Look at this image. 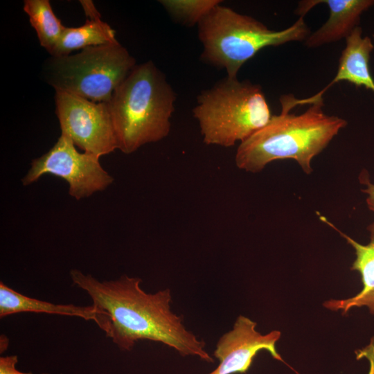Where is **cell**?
Returning a JSON list of instances; mask_svg holds the SVG:
<instances>
[{
  "instance_id": "4fadbf2b",
  "label": "cell",
  "mask_w": 374,
  "mask_h": 374,
  "mask_svg": "<svg viewBox=\"0 0 374 374\" xmlns=\"http://www.w3.org/2000/svg\"><path fill=\"white\" fill-rule=\"evenodd\" d=\"M85 23L78 27H66L57 45L50 53L57 57L69 55L73 51L89 46L111 44L118 42L116 33L111 26L101 19V16L92 1L81 0Z\"/></svg>"
},
{
  "instance_id": "3957f363",
  "label": "cell",
  "mask_w": 374,
  "mask_h": 374,
  "mask_svg": "<svg viewBox=\"0 0 374 374\" xmlns=\"http://www.w3.org/2000/svg\"><path fill=\"white\" fill-rule=\"evenodd\" d=\"M176 98L152 61L136 64L107 101L118 150L132 154L168 136Z\"/></svg>"
},
{
  "instance_id": "e0dca14e",
  "label": "cell",
  "mask_w": 374,
  "mask_h": 374,
  "mask_svg": "<svg viewBox=\"0 0 374 374\" xmlns=\"http://www.w3.org/2000/svg\"><path fill=\"white\" fill-rule=\"evenodd\" d=\"M18 362L17 355H10L0 357V374H33L31 372L24 373L16 368ZM48 374V373H42Z\"/></svg>"
},
{
  "instance_id": "8992f818",
  "label": "cell",
  "mask_w": 374,
  "mask_h": 374,
  "mask_svg": "<svg viewBox=\"0 0 374 374\" xmlns=\"http://www.w3.org/2000/svg\"><path fill=\"white\" fill-rule=\"evenodd\" d=\"M136 65L135 58L116 42L89 46L75 54L51 56L44 64L43 75L55 91L107 102Z\"/></svg>"
},
{
  "instance_id": "9c48e42d",
  "label": "cell",
  "mask_w": 374,
  "mask_h": 374,
  "mask_svg": "<svg viewBox=\"0 0 374 374\" xmlns=\"http://www.w3.org/2000/svg\"><path fill=\"white\" fill-rule=\"evenodd\" d=\"M256 323L240 315L232 330L224 333L217 342L213 355L220 363L207 374L243 373L249 370L257 353L265 350L276 359L283 361L276 348L280 332L271 331L262 335L256 330Z\"/></svg>"
},
{
  "instance_id": "5bb4252c",
  "label": "cell",
  "mask_w": 374,
  "mask_h": 374,
  "mask_svg": "<svg viewBox=\"0 0 374 374\" xmlns=\"http://www.w3.org/2000/svg\"><path fill=\"white\" fill-rule=\"evenodd\" d=\"M20 312H36L76 317L96 324L99 312L93 305L78 306L73 304H55L28 297L0 283V317Z\"/></svg>"
},
{
  "instance_id": "ffe728a7",
  "label": "cell",
  "mask_w": 374,
  "mask_h": 374,
  "mask_svg": "<svg viewBox=\"0 0 374 374\" xmlns=\"http://www.w3.org/2000/svg\"><path fill=\"white\" fill-rule=\"evenodd\" d=\"M9 341H8V339L7 337H6L5 335H1V338H0V350H1V353H2V352H4L8 346V344H9Z\"/></svg>"
},
{
  "instance_id": "7a4b0ae2",
  "label": "cell",
  "mask_w": 374,
  "mask_h": 374,
  "mask_svg": "<svg viewBox=\"0 0 374 374\" xmlns=\"http://www.w3.org/2000/svg\"><path fill=\"white\" fill-rule=\"evenodd\" d=\"M280 102L281 112L238 145L235 162L239 169L258 172L274 161L290 159L309 175L312 159L347 125L344 118L324 113L323 97L298 99V105H310L299 115L290 113L294 108L290 95Z\"/></svg>"
},
{
  "instance_id": "6da1fadb",
  "label": "cell",
  "mask_w": 374,
  "mask_h": 374,
  "mask_svg": "<svg viewBox=\"0 0 374 374\" xmlns=\"http://www.w3.org/2000/svg\"><path fill=\"white\" fill-rule=\"evenodd\" d=\"M73 283L89 296L99 312L98 327L118 348L131 350L140 340H150L175 349L181 356H195L213 363L206 343L188 330L182 317L171 310L170 288L148 293L141 279L123 275L100 281L80 270L70 271Z\"/></svg>"
},
{
  "instance_id": "30bf717a",
  "label": "cell",
  "mask_w": 374,
  "mask_h": 374,
  "mask_svg": "<svg viewBox=\"0 0 374 374\" xmlns=\"http://www.w3.org/2000/svg\"><path fill=\"white\" fill-rule=\"evenodd\" d=\"M318 3H326L330 10L328 19L305 40L308 48H317L345 39L356 28L362 14L374 5V0L302 1L296 12L304 17Z\"/></svg>"
},
{
  "instance_id": "2e32d148",
  "label": "cell",
  "mask_w": 374,
  "mask_h": 374,
  "mask_svg": "<svg viewBox=\"0 0 374 374\" xmlns=\"http://www.w3.org/2000/svg\"><path fill=\"white\" fill-rule=\"evenodd\" d=\"M220 0H160L159 3L177 24L193 26L199 23L217 6Z\"/></svg>"
},
{
  "instance_id": "7c38bea8",
  "label": "cell",
  "mask_w": 374,
  "mask_h": 374,
  "mask_svg": "<svg viewBox=\"0 0 374 374\" xmlns=\"http://www.w3.org/2000/svg\"><path fill=\"white\" fill-rule=\"evenodd\" d=\"M320 220L335 229L355 251L356 259L353 263L351 269L357 271L362 276V290L353 297L326 301L324 306L331 310H341L346 314L354 307L367 306L370 312L374 314V224L370 226L371 241L363 245L354 240L350 236L340 231L326 217H319Z\"/></svg>"
},
{
  "instance_id": "ba28073f",
  "label": "cell",
  "mask_w": 374,
  "mask_h": 374,
  "mask_svg": "<svg viewBox=\"0 0 374 374\" xmlns=\"http://www.w3.org/2000/svg\"><path fill=\"white\" fill-rule=\"evenodd\" d=\"M55 112L61 134L84 152L98 157L118 149L107 102H93L55 91Z\"/></svg>"
},
{
  "instance_id": "9a60e30c",
  "label": "cell",
  "mask_w": 374,
  "mask_h": 374,
  "mask_svg": "<svg viewBox=\"0 0 374 374\" xmlns=\"http://www.w3.org/2000/svg\"><path fill=\"white\" fill-rule=\"evenodd\" d=\"M23 8L37 33L40 45L51 53L66 26L55 16L48 0H26Z\"/></svg>"
},
{
  "instance_id": "52a82bcc",
  "label": "cell",
  "mask_w": 374,
  "mask_h": 374,
  "mask_svg": "<svg viewBox=\"0 0 374 374\" xmlns=\"http://www.w3.org/2000/svg\"><path fill=\"white\" fill-rule=\"evenodd\" d=\"M100 157L80 152L66 135L61 134L57 142L45 154L32 161L30 168L22 178L23 186L37 181L44 175H52L66 181L69 194L77 200L105 190L114 178L103 169Z\"/></svg>"
},
{
  "instance_id": "8fae6325",
  "label": "cell",
  "mask_w": 374,
  "mask_h": 374,
  "mask_svg": "<svg viewBox=\"0 0 374 374\" xmlns=\"http://www.w3.org/2000/svg\"><path fill=\"white\" fill-rule=\"evenodd\" d=\"M374 45L370 37H362V30L357 26L346 38V46L339 60L337 72L322 90L312 96L323 97V93L335 84L346 81L357 87H364L374 92V80L369 69L371 53Z\"/></svg>"
},
{
  "instance_id": "5b68a950",
  "label": "cell",
  "mask_w": 374,
  "mask_h": 374,
  "mask_svg": "<svg viewBox=\"0 0 374 374\" xmlns=\"http://www.w3.org/2000/svg\"><path fill=\"white\" fill-rule=\"evenodd\" d=\"M193 115L203 142L224 148L244 141L272 116L260 85L227 76L201 91Z\"/></svg>"
},
{
  "instance_id": "ac0fdd59",
  "label": "cell",
  "mask_w": 374,
  "mask_h": 374,
  "mask_svg": "<svg viewBox=\"0 0 374 374\" xmlns=\"http://www.w3.org/2000/svg\"><path fill=\"white\" fill-rule=\"evenodd\" d=\"M357 359L366 358L369 362V371L368 374H374V337L371 343L362 350L356 351Z\"/></svg>"
},
{
  "instance_id": "d6986e66",
  "label": "cell",
  "mask_w": 374,
  "mask_h": 374,
  "mask_svg": "<svg viewBox=\"0 0 374 374\" xmlns=\"http://www.w3.org/2000/svg\"><path fill=\"white\" fill-rule=\"evenodd\" d=\"M364 184H366V188L362 191L367 195L366 201L368 208L374 213V184L368 181H364Z\"/></svg>"
},
{
  "instance_id": "277c9868",
  "label": "cell",
  "mask_w": 374,
  "mask_h": 374,
  "mask_svg": "<svg viewBox=\"0 0 374 374\" xmlns=\"http://www.w3.org/2000/svg\"><path fill=\"white\" fill-rule=\"evenodd\" d=\"M202 44L200 58L238 78L240 68L261 49L292 42H305L310 34L303 17L288 28L275 30L256 19L231 8L215 7L197 25Z\"/></svg>"
}]
</instances>
